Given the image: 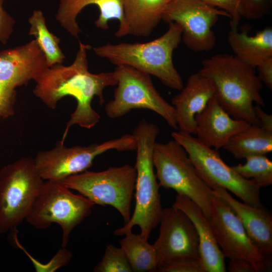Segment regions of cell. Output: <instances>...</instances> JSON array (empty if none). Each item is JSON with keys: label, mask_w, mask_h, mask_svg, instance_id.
<instances>
[{"label": "cell", "mask_w": 272, "mask_h": 272, "mask_svg": "<svg viewBox=\"0 0 272 272\" xmlns=\"http://www.w3.org/2000/svg\"><path fill=\"white\" fill-rule=\"evenodd\" d=\"M5 0H0V43L5 44L12 35L15 21L4 9Z\"/></svg>", "instance_id": "31"}, {"label": "cell", "mask_w": 272, "mask_h": 272, "mask_svg": "<svg viewBox=\"0 0 272 272\" xmlns=\"http://www.w3.org/2000/svg\"><path fill=\"white\" fill-rule=\"evenodd\" d=\"M190 219L197 233L199 258L205 272H225V256L216 239L209 218L189 197L177 194L172 205Z\"/></svg>", "instance_id": "19"}, {"label": "cell", "mask_w": 272, "mask_h": 272, "mask_svg": "<svg viewBox=\"0 0 272 272\" xmlns=\"http://www.w3.org/2000/svg\"><path fill=\"white\" fill-rule=\"evenodd\" d=\"M88 44L79 42L75 60L69 66L57 64L48 67L37 79L34 93L50 109L55 108L57 102L66 96L73 97L77 107L66 123L62 138L63 144L70 127L74 125L91 128L100 120V116L92 107L95 96L100 104L105 102L104 90L117 85L114 72L92 74L88 70Z\"/></svg>", "instance_id": "1"}, {"label": "cell", "mask_w": 272, "mask_h": 272, "mask_svg": "<svg viewBox=\"0 0 272 272\" xmlns=\"http://www.w3.org/2000/svg\"><path fill=\"white\" fill-rule=\"evenodd\" d=\"M228 41L234 56L253 67L256 68L272 57V28L270 27L258 31L253 36H249L246 31L231 29Z\"/></svg>", "instance_id": "21"}, {"label": "cell", "mask_w": 272, "mask_h": 272, "mask_svg": "<svg viewBox=\"0 0 272 272\" xmlns=\"http://www.w3.org/2000/svg\"><path fill=\"white\" fill-rule=\"evenodd\" d=\"M90 5L96 6L100 12L99 17L95 22L97 28L107 30L110 20H117L119 25L115 36L121 37L128 35L124 17L123 0H60L56 18L64 29L78 38L82 30L77 22V17L85 7Z\"/></svg>", "instance_id": "18"}, {"label": "cell", "mask_w": 272, "mask_h": 272, "mask_svg": "<svg viewBox=\"0 0 272 272\" xmlns=\"http://www.w3.org/2000/svg\"><path fill=\"white\" fill-rule=\"evenodd\" d=\"M228 269L230 272H255L252 265L245 260H230Z\"/></svg>", "instance_id": "35"}, {"label": "cell", "mask_w": 272, "mask_h": 272, "mask_svg": "<svg viewBox=\"0 0 272 272\" xmlns=\"http://www.w3.org/2000/svg\"><path fill=\"white\" fill-rule=\"evenodd\" d=\"M199 71L215 88L219 104L233 118L260 126L254 105L265 106L262 83L253 67L229 54H217L203 59Z\"/></svg>", "instance_id": "2"}, {"label": "cell", "mask_w": 272, "mask_h": 272, "mask_svg": "<svg viewBox=\"0 0 272 272\" xmlns=\"http://www.w3.org/2000/svg\"><path fill=\"white\" fill-rule=\"evenodd\" d=\"M136 176L134 166L125 164L99 172L85 171L70 176L60 182L95 205L113 207L126 224L130 218Z\"/></svg>", "instance_id": "9"}, {"label": "cell", "mask_w": 272, "mask_h": 272, "mask_svg": "<svg viewBox=\"0 0 272 272\" xmlns=\"http://www.w3.org/2000/svg\"><path fill=\"white\" fill-rule=\"evenodd\" d=\"M258 76L261 82L270 90L272 89V57L263 61L256 67Z\"/></svg>", "instance_id": "33"}, {"label": "cell", "mask_w": 272, "mask_h": 272, "mask_svg": "<svg viewBox=\"0 0 272 272\" xmlns=\"http://www.w3.org/2000/svg\"><path fill=\"white\" fill-rule=\"evenodd\" d=\"M49 67L46 57L34 39L24 45L0 51V86L16 87L35 80Z\"/></svg>", "instance_id": "15"}, {"label": "cell", "mask_w": 272, "mask_h": 272, "mask_svg": "<svg viewBox=\"0 0 272 272\" xmlns=\"http://www.w3.org/2000/svg\"><path fill=\"white\" fill-rule=\"evenodd\" d=\"M171 0H123V13L128 34L147 37L162 20Z\"/></svg>", "instance_id": "22"}, {"label": "cell", "mask_w": 272, "mask_h": 272, "mask_svg": "<svg viewBox=\"0 0 272 272\" xmlns=\"http://www.w3.org/2000/svg\"><path fill=\"white\" fill-rule=\"evenodd\" d=\"M254 112L260 126L265 130L272 131L271 114L267 113L261 108V106L256 104L254 105Z\"/></svg>", "instance_id": "34"}, {"label": "cell", "mask_w": 272, "mask_h": 272, "mask_svg": "<svg viewBox=\"0 0 272 272\" xmlns=\"http://www.w3.org/2000/svg\"><path fill=\"white\" fill-rule=\"evenodd\" d=\"M215 95L212 81L200 73L191 74L184 87L172 99L179 130L195 134V116Z\"/></svg>", "instance_id": "17"}, {"label": "cell", "mask_w": 272, "mask_h": 272, "mask_svg": "<svg viewBox=\"0 0 272 272\" xmlns=\"http://www.w3.org/2000/svg\"><path fill=\"white\" fill-rule=\"evenodd\" d=\"M44 181L32 157H21L1 169L0 233L16 230L26 219Z\"/></svg>", "instance_id": "7"}, {"label": "cell", "mask_w": 272, "mask_h": 272, "mask_svg": "<svg viewBox=\"0 0 272 272\" xmlns=\"http://www.w3.org/2000/svg\"><path fill=\"white\" fill-rule=\"evenodd\" d=\"M246 161L232 167L242 177L251 179L261 188L272 184V162L265 155H254Z\"/></svg>", "instance_id": "26"}, {"label": "cell", "mask_w": 272, "mask_h": 272, "mask_svg": "<svg viewBox=\"0 0 272 272\" xmlns=\"http://www.w3.org/2000/svg\"><path fill=\"white\" fill-rule=\"evenodd\" d=\"M113 72L117 86L113 100L105 106L108 117L117 118L133 109H148L161 116L170 127L178 129L174 106L158 92L150 75L125 65H116Z\"/></svg>", "instance_id": "10"}, {"label": "cell", "mask_w": 272, "mask_h": 272, "mask_svg": "<svg viewBox=\"0 0 272 272\" xmlns=\"http://www.w3.org/2000/svg\"><path fill=\"white\" fill-rule=\"evenodd\" d=\"M153 163L160 186L189 197L210 218L213 190L200 176L182 146L173 139L156 142Z\"/></svg>", "instance_id": "6"}, {"label": "cell", "mask_w": 272, "mask_h": 272, "mask_svg": "<svg viewBox=\"0 0 272 272\" xmlns=\"http://www.w3.org/2000/svg\"><path fill=\"white\" fill-rule=\"evenodd\" d=\"M209 218L217 243L225 257L242 259L255 272L270 269V256L262 255L247 235L240 220L227 201L215 193Z\"/></svg>", "instance_id": "12"}, {"label": "cell", "mask_w": 272, "mask_h": 272, "mask_svg": "<svg viewBox=\"0 0 272 272\" xmlns=\"http://www.w3.org/2000/svg\"><path fill=\"white\" fill-rule=\"evenodd\" d=\"M171 135L185 149L200 176L212 189L222 187L246 204L263 206L260 188L254 181L242 177L232 167L226 164L218 150L204 145L196 137L180 130L172 132Z\"/></svg>", "instance_id": "8"}, {"label": "cell", "mask_w": 272, "mask_h": 272, "mask_svg": "<svg viewBox=\"0 0 272 272\" xmlns=\"http://www.w3.org/2000/svg\"><path fill=\"white\" fill-rule=\"evenodd\" d=\"M196 138L204 145L218 150L230 139L250 123L233 118L223 108L215 95L195 116Z\"/></svg>", "instance_id": "16"}, {"label": "cell", "mask_w": 272, "mask_h": 272, "mask_svg": "<svg viewBox=\"0 0 272 272\" xmlns=\"http://www.w3.org/2000/svg\"><path fill=\"white\" fill-rule=\"evenodd\" d=\"M95 272H131L127 257L122 248L108 244L100 261L94 267Z\"/></svg>", "instance_id": "27"}, {"label": "cell", "mask_w": 272, "mask_h": 272, "mask_svg": "<svg viewBox=\"0 0 272 272\" xmlns=\"http://www.w3.org/2000/svg\"><path fill=\"white\" fill-rule=\"evenodd\" d=\"M160 37L146 43H107L93 48L95 53L116 65H125L157 78L167 87L180 91L182 78L173 62V53L182 41V29L168 24Z\"/></svg>", "instance_id": "4"}, {"label": "cell", "mask_w": 272, "mask_h": 272, "mask_svg": "<svg viewBox=\"0 0 272 272\" xmlns=\"http://www.w3.org/2000/svg\"><path fill=\"white\" fill-rule=\"evenodd\" d=\"M161 272H205L200 258L185 257L170 262L159 270Z\"/></svg>", "instance_id": "29"}, {"label": "cell", "mask_w": 272, "mask_h": 272, "mask_svg": "<svg viewBox=\"0 0 272 272\" xmlns=\"http://www.w3.org/2000/svg\"><path fill=\"white\" fill-rule=\"evenodd\" d=\"M220 16L230 15L201 0H171L165 8L162 20L175 23L182 29V40L194 52L208 51L216 44L213 27Z\"/></svg>", "instance_id": "13"}, {"label": "cell", "mask_w": 272, "mask_h": 272, "mask_svg": "<svg viewBox=\"0 0 272 272\" xmlns=\"http://www.w3.org/2000/svg\"><path fill=\"white\" fill-rule=\"evenodd\" d=\"M223 148L237 159L265 155L272 152V131L250 124L232 137Z\"/></svg>", "instance_id": "23"}, {"label": "cell", "mask_w": 272, "mask_h": 272, "mask_svg": "<svg viewBox=\"0 0 272 272\" xmlns=\"http://www.w3.org/2000/svg\"><path fill=\"white\" fill-rule=\"evenodd\" d=\"M28 22L31 26L29 34L35 37L46 57L48 67L61 64L65 59V56L59 46V38L48 30L42 11L34 10L29 17Z\"/></svg>", "instance_id": "25"}, {"label": "cell", "mask_w": 272, "mask_h": 272, "mask_svg": "<svg viewBox=\"0 0 272 272\" xmlns=\"http://www.w3.org/2000/svg\"><path fill=\"white\" fill-rule=\"evenodd\" d=\"M272 0H240L241 17L250 20H259L269 14Z\"/></svg>", "instance_id": "28"}, {"label": "cell", "mask_w": 272, "mask_h": 272, "mask_svg": "<svg viewBox=\"0 0 272 272\" xmlns=\"http://www.w3.org/2000/svg\"><path fill=\"white\" fill-rule=\"evenodd\" d=\"M94 205L60 182L46 180L25 220L38 229L48 228L52 223L59 225L62 231L61 247H65L73 230L91 214Z\"/></svg>", "instance_id": "5"}, {"label": "cell", "mask_w": 272, "mask_h": 272, "mask_svg": "<svg viewBox=\"0 0 272 272\" xmlns=\"http://www.w3.org/2000/svg\"><path fill=\"white\" fill-rule=\"evenodd\" d=\"M120 241V247L124 252L132 271L153 272L158 271V258L153 244L140 233L131 231L123 235Z\"/></svg>", "instance_id": "24"}, {"label": "cell", "mask_w": 272, "mask_h": 272, "mask_svg": "<svg viewBox=\"0 0 272 272\" xmlns=\"http://www.w3.org/2000/svg\"><path fill=\"white\" fill-rule=\"evenodd\" d=\"M159 224V234L153 244L157 255L158 271L181 258H199L197 233L184 212L173 206L163 209Z\"/></svg>", "instance_id": "14"}, {"label": "cell", "mask_w": 272, "mask_h": 272, "mask_svg": "<svg viewBox=\"0 0 272 272\" xmlns=\"http://www.w3.org/2000/svg\"><path fill=\"white\" fill-rule=\"evenodd\" d=\"M159 132L157 125L145 119L141 120L132 132L137 152L135 204L129 220L114 231L116 236H123L138 226L140 233L149 239L151 232L159 224L163 208L153 163L154 149Z\"/></svg>", "instance_id": "3"}, {"label": "cell", "mask_w": 272, "mask_h": 272, "mask_svg": "<svg viewBox=\"0 0 272 272\" xmlns=\"http://www.w3.org/2000/svg\"><path fill=\"white\" fill-rule=\"evenodd\" d=\"M15 97V91L0 86V118L13 113V105Z\"/></svg>", "instance_id": "32"}, {"label": "cell", "mask_w": 272, "mask_h": 272, "mask_svg": "<svg viewBox=\"0 0 272 272\" xmlns=\"http://www.w3.org/2000/svg\"><path fill=\"white\" fill-rule=\"evenodd\" d=\"M224 199L241 222L252 243L262 255L272 254V215L263 206L254 207L241 202L222 187L213 189Z\"/></svg>", "instance_id": "20"}, {"label": "cell", "mask_w": 272, "mask_h": 272, "mask_svg": "<svg viewBox=\"0 0 272 272\" xmlns=\"http://www.w3.org/2000/svg\"><path fill=\"white\" fill-rule=\"evenodd\" d=\"M207 4L218 7L227 12L230 16L231 29H238L241 19L240 14V0H201Z\"/></svg>", "instance_id": "30"}, {"label": "cell", "mask_w": 272, "mask_h": 272, "mask_svg": "<svg viewBox=\"0 0 272 272\" xmlns=\"http://www.w3.org/2000/svg\"><path fill=\"white\" fill-rule=\"evenodd\" d=\"M135 149L132 134L88 146L67 147L60 142L51 150L38 152L34 158L40 176L44 180L61 182L64 179L86 171L95 158L111 150L117 151Z\"/></svg>", "instance_id": "11"}]
</instances>
